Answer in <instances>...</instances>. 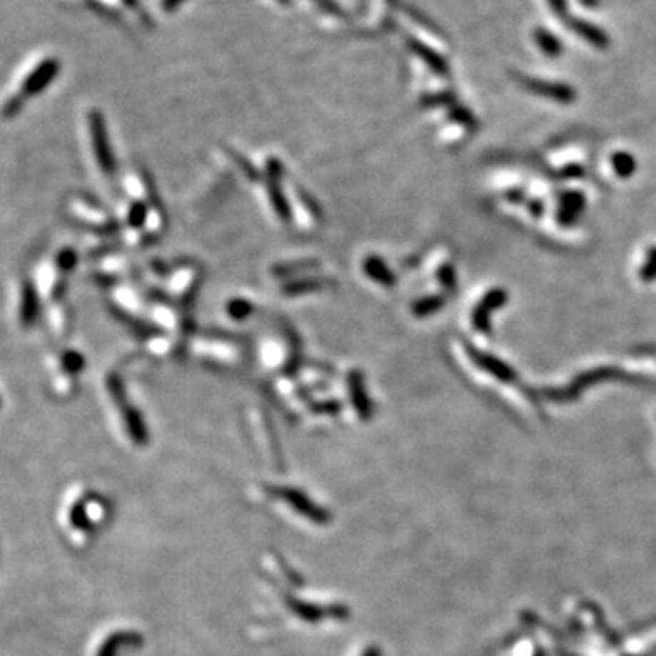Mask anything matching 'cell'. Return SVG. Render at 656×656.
Wrapping results in <instances>:
<instances>
[{
	"label": "cell",
	"mask_w": 656,
	"mask_h": 656,
	"mask_svg": "<svg viewBox=\"0 0 656 656\" xmlns=\"http://www.w3.org/2000/svg\"><path fill=\"white\" fill-rule=\"evenodd\" d=\"M55 71H57V61L54 57H42L41 61L33 62L31 66H26V70L22 71V77L19 81V88L21 94L16 95L15 99H9L4 102L2 111L4 113H11L16 111V108L21 106V95L28 97V95H35L37 91H41L51 79H54Z\"/></svg>",
	"instance_id": "obj_1"
},
{
	"label": "cell",
	"mask_w": 656,
	"mask_h": 656,
	"mask_svg": "<svg viewBox=\"0 0 656 656\" xmlns=\"http://www.w3.org/2000/svg\"><path fill=\"white\" fill-rule=\"evenodd\" d=\"M473 358H474V361H476V363L480 365L481 368H485L487 372H490V374H493V375H496V378H500V379H502V381H514V379H516V374H514L513 368H509L505 363H502L500 359L493 358V355H487V354H480V352H474Z\"/></svg>",
	"instance_id": "obj_2"
},
{
	"label": "cell",
	"mask_w": 656,
	"mask_h": 656,
	"mask_svg": "<svg viewBox=\"0 0 656 656\" xmlns=\"http://www.w3.org/2000/svg\"><path fill=\"white\" fill-rule=\"evenodd\" d=\"M525 84L529 86L530 90L536 91L540 95H547V97H555L558 101H571L575 97L572 90L565 88V86H556V84H545V82H534L525 81Z\"/></svg>",
	"instance_id": "obj_3"
},
{
	"label": "cell",
	"mask_w": 656,
	"mask_h": 656,
	"mask_svg": "<svg viewBox=\"0 0 656 656\" xmlns=\"http://www.w3.org/2000/svg\"><path fill=\"white\" fill-rule=\"evenodd\" d=\"M611 375H612V378H615V375H618V370H615V368H595V370L587 372V374L580 375L578 381H576V383L572 385V387H571V395L578 394V392L582 390V388H585L587 385L595 383V381H600V379H609Z\"/></svg>",
	"instance_id": "obj_4"
},
{
	"label": "cell",
	"mask_w": 656,
	"mask_h": 656,
	"mask_svg": "<svg viewBox=\"0 0 656 656\" xmlns=\"http://www.w3.org/2000/svg\"><path fill=\"white\" fill-rule=\"evenodd\" d=\"M612 166H615L616 173H618L620 177H629L632 171H635L636 163L635 159H632V155L616 153L615 157H612Z\"/></svg>",
	"instance_id": "obj_5"
},
{
	"label": "cell",
	"mask_w": 656,
	"mask_h": 656,
	"mask_svg": "<svg viewBox=\"0 0 656 656\" xmlns=\"http://www.w3.org/2000/svg\"><path fill=\"white\" fill-rule=\"evenodd\" d=\"M505 299H507V293L503 292V290H493L490 293H487V298L483 299V303L480 305V308L485 310V312H487V310L500 308V306H502L503 303H505Z\"/></svg>",
	"instance_id": "obj_6"
},
{
	"label": "cell",
	"mask_w": 656,
	"mask_h": 656,
	"mask_svg": "<svg viewBox=\"0 0 656 656\" xmlns=\"http://www.w3.org/2000/svg\"><path fill=\"white\" fill-rule=\"evenodd\" d=\"M414 49H416L418 54H420L421 57H423L425 61L428 62V64L433 66V68H436V70H445L443 61H441V59L438 57L436 54H433L430 49H427L425 46H421V44H418V42H414Z\"/></svg>",
	"instance_id": "obj_7"
},
{
	"label": "cell",
	"mask_w": 656,
	"mask_h": 656,
	"mask_svg": "<svg viewBox=\"0 0 656 656\" xmlns=\"http://www.w3.org/2000/svg\"><path fill=\"white\" fill-rule=\"evenodd\" d=\"M642 279H644V281H651V279H656V261L655 259H651V257H649V261H647V265L644 266V268H642Z\"/></svg>",
	"instance_id": "obj_8"
},
{
	"label": "cell",
	"mask_w": 656,
	"mask_h": 656,
	"mask_svg": "<svg viewBox=\"0 0 656 656\" xmlns=\"http://www.w3.org/2000/svg\"><path fill=\"white\" fill-rule=\"evenodd\" d=\"M183 0H163V9L164 11H173L176 8H179V4Z\"/></svg>",
	"instance_id": "obj_9"
},
{
	"label": "cell",
	"mask_w": 656,
	"mask_h": 656,
	"mask_svg": "<svg viewBox=\"0 0 656 656\" xmlns=\"http://www.w3.org/2000/svg\"><path fill=\"white\" fill-rule=\"evenodd\" d=\"M649 257H651V259H655V261H656V248H651V252H649Z\"/></svg>",
	"instance_id": "obj_10"
},
{
	"label": "cell",
	"mask_w": 656,
	"mask_h": 656,
	"mask_svg": "<svg viewBox=\"0 0 656 656\" xmlns=\"http://www.w3.org/2000/svg\"><path fill=\"white\" fill-rule=\"evenodd\" d=\"M279 2H283V4H288V0H279Z\"/></svg>",
	"instance_id": "obj_11"
}]
</instances>
